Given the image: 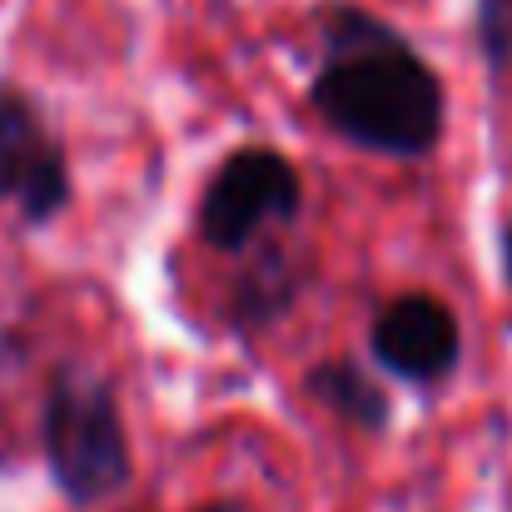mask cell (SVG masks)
<instances>
[{"label": "cell", "mask_w": 512, "mask_h": 512, "mask_svg": "<svg viewBox=\"0 0 512 512\" xmlns=\"http://www.w3.org/2000/svg\"><path fill=\"white\" fill-rule=\"evenodd\" d=\"M309 105L343 145L383 160H428L448 120L438 70L388 20L348 0L319 10Z\"/></svg>", "instance_id": "6da1fadb"}, {"label": "cell", "mask_w": 512, "mask_h": 512, "mask_svg": "<svg viewBox=\"0 0 512 512\" xmlns=\"http://www.w3.org/2000/svg\"><path fill=\"white\" fill-rule=\"evenodd\" d=\"M40 448L50 483L70 508H95L135 478V453L115 383L90 363H55L40 408Z\"/></svg>", "instance_id": "7a4b0ae2"}, {"label": "cell", "mask_w": 512, "mask_h": 512, "mask_svg": "<svg viewBox=\"0 0 512 512\" xmlns=\"http://www.w3.org/2000/svg\"><path fill=\"white\" fill-rule=\"evenodd\" d=\"M304 214L299 170L264 145L224 155L199 194V239L214 254H244L274 229H294Z\"/></svg>", "instance_id": "3957f363"}, {"label": "cell", "mask_w": 512, "mask_h": 512, "mask_svg": "<svg viewBox=\"0 0 512 512\" xmlns=\"http://www.w3.org/2000/svg\"><path fill=\"white\" fill-rule=\"evenodd\" d=\"M70 199L75 179L65 145L45 130L40 110L20 90L0 85V204H15V214L40 229L60 219Z\"/></svg>", "instance_id": "277c9868"}, {"label": "cell", "mask_w": 512, "mask_h": 512, "mask_svg": "<svg viewBox=\"0 0 512 512\" xmlns=\"http://www.w3.org/2000/svg\"><path fill=\"white\" fill-rule=\"evenodd\" d=\"M368 353L383 373L413 383V388H433L443 378L458 373L463 363V329L453 319V309L433 294H398L388 299L373 324H368Z\"/></svg>", "instance_id": "5b68a950"}, {"label": "cell", "mask_w": 512, "mask_h": 512, "mask_svg": "<svg viewBox=\"0 0 512 512\" xmlns=\"http://www.w3.org/2000/svg\"><path fill=\"white\" fill-rule=\"evenodd\" d=\"M244 254H249V264L234 274V289H229V329L259 334V329H274L279 319H289L299 309L309 274L289 254V244H279V239H259Z\"/></svg>", "instance_id": "8992f818"}, {"label": "cell", "mask_w": 512, "mask_h": 512, "mask_svg": "<svg viewBox=\"0 0 512 512\" xmlns=\"http://www.w3.org/2000/svg\"><path fill=\"white\" fill-rule=\"evenodd\" d=\"M304 393L324 408V413H334L343 428H353V433H383L388 423H393V398H388V388L358 363V358H319L309 373H304Z\"/></svg>", "instance_id": "52a82bcc"}, {"label": "cell", "mask_w": 512, "mask_h": 512, "mask_svg": "<svg viewBox=\"0 0 512 512\" xmlns=\"http://www.w3.org/2000/svg\"><path fill=\"white\" fill-rule=\"evenodd\" d=\"M473 40L493 80L512 70V0H478L473 5Z\"/></svg>", "instance_id": "ba28073f"}, {"label": "cell", "mask_w": 512, "mask_h": 512, "mask_svg": "<svg viewBox=\"0 0 512 512\" xmlns=\"http://www.w3.org/2000/svg\"><path fill=\"white\" fill-rule=\"evenodd\" d=\"M498 259H503V279H508V289H512V219L503 224V234H498Z\"/></svg>", "instance_id": "9c48e42d"}, {"label": "cell", "mask_w": 512, "mask_h": 512, "mask_svg": "<svg viewBox=\"0 0 512 512\" xmlns=\"http://www.w3.org/2000/svg\"><path fill=\"white\" fill-rule=\"evenodd\" d=\"M194 512H254L249 503H239V498H214V503H199Z\"/></svg>", "instance_id": "30bf717a"}]
</instances>
